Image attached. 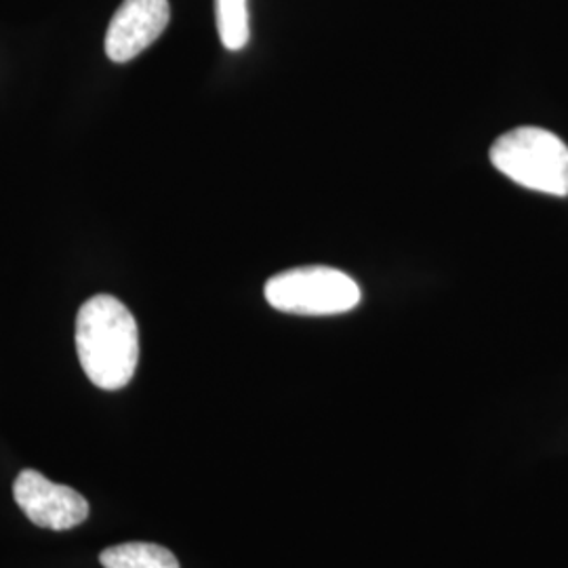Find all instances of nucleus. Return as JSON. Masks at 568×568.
Returning <instances> with one entry per match:
<instances>
[{
    "label": "nucleus",
    "mask_w": 568,
    "mask_h": 568,
    "mask_svg": "<svg viewBox=\"0 0 568 568\" xmlns=\"http://www.w3.org/2000/svg\"><path fill=\"white\" fill-rule=\"evenodd\" d=\"M103 568H180L173 551L156 544H122L103 549Z\"/></svg>",
    "instance_id": "6"
},
{
    "label": "nucleus",
    "mask_w": 568,
    "mask_h": 568,
    "mask_svg": "<svg viewBox=\"0 0 568 568\" xmlns=\"http://www.w3.org/2000/svg\"><path fill=\"white\" fill-rule=\"evenodd\" d=\"M267 304L286 314L333 316L361 304V286L342 270L326 265L293 267L265 283Z\"/></svg>",
    "instance_id": "3"
},
{
    "label": "nucleus",
    "mask_w": 568,
    "mask_h": 568,
    "mask_svg": "<svg viewBox=\"0 0 568 568\" xmlns=\"http://www.w3.org/2000/svg\"><path fill=\"white\" fill-rule=\"evenodd\" d=\"M77 354L93 386L116 392L126 386L140 363V331L121 300L95 295L77 316Z\"/></svg>",
    "instance_id": "1"
},
{
    "label": "nucleus",
    "mask_w": 568,
    "mask_h": 568,
    "mask_svg": "<svg viewBox=\"0 0 568 568\" xmlns=\"http://www.w3.org/2000/svg\"><path fill=\"white\" fill-rule=\"evenodd\" d=\"M215 20L227 51H241L246 47L251 37L246 0H215Z\"/></svg>",
    "instance_id": "7"
},
{
    "label": "nucleus",
    "mask_w": 568,
    "mask_h": 568,
    "mask_svg": "<svg viewBox=\"0 0 568 568\" xmlns=\"http://www.w3.org/2000/svg\"><path fill=\"white\" fill-rule=\"evenodd\" d=\"M13 497L28 520L49 530H70L89 516V504L74 488L55 485L37 469H23L13 483Z\"/></svg>",
    "instance_id": "4"
},
{
    "label": "nucleus",
    "mask_w": 568,
    "mask_h": 568,
    "mask_svg": "<svg viewBox=\"0 0 568 568\" xmlns=\"http://www.w3.org/2000/svg\"><path fill=\"white\" fill-rule=\"evenodd\" d=\"M490 163L523 187L568 196V145L541 126H518L490 148Z\"/></svg>",
    "instance_id": "2"
},
{
    "label": "nucleus",
    "mask_w": 568,
    "mask_h": 568,
    "mask_svg": "<svg viewBox=\"0 0 568 568\" xmlns=\"http://www.w3.org/2000/svg\"><path fill=\"white\" fill-rule=\"evenodd\" d=\"M169 20V0H122L105 32V55L114 63L135 60L159 41Z\"/></svg>",
    "instance_id": "5"
}]
</instances>
